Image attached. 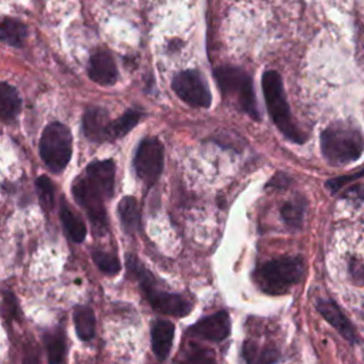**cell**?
Here are the masks:
<instances>
[{
  "label": "cell",
  "mask_w": 364,
  "mask_h": 364,
  "mask_svg": "<svg viewBox=\"0 0 364 364\" xmlns=\"http://www.w3.org/2000/svg\"><path fill=\"white\" fill-rule=\"evenodd\" d=\"M91 257L97 264V267L105 274H117L121 269L118 257L112 253H108L104 250H92Z\"/></svg>",
  "instance_id": "cell-23"
},
{
  "label": "cell",
  "mask_w": 364,
  "mask_h": 364,
  "mask_svg": "<svg viewBox=\"0 0 364 364\" xmlns=\"http://www.w3.org/2000/svg\"><path fill=\"white\" fill-rule=\"evenodd\" d=\"M127 267H128V272L132 273V276L139 283V287L144 291L145 299L148 300V303L155 311L165 316H173V317H183L191 311L192 304L182 294L158 289L155 283V277L151 274L149 270H146L141 264L138 257L128 255Z\"/></svg>",
  "instance_id": "cell-2"
},
{
  "label": "cell",
  "mask_w": 364,
  "mask_h": 364,
  "mask_svg": "<svg viewBox=\"0 0 364 364\" xmlns=\"http://www.w3.org/2000/svg\"><path fill=\"white\" fill-rule=\"evenodd\" d=\"M306 210V200L303 198H297L294 200L286 202L282 209V218L284 223L291 229H299L303 225V216Z\"/></svg>",
  "instance_id": "cell-22"
},
{
  "label": "cell",
  "mask_w": 364,
  "mask_h": 364,
  "mask_svg": "<svg viewBox=\"0 0 364 364\" xmlns=\"http://www.w3.org/2000/svg\"><path fill=\"white\" fill-rule=\"evenodd\" d=\"M175 326L169 320H156L151 328L152 351L158 360H165L171 351Z\"/></svg>",
  "instance_id": "cell-14"
},
{
  "label": "cell",
  "mask_w": 364,
  "mask_h": 364,
  "mask_svg": "<svg viewBox=\"0 0 364 364\" xmlns=\"http://www.w3.org/2000/svg\"><path fill=\"white\" fill-rule=\"evenodd\" d=\"M230 333V320L226 311H216L188 328V336L208 341H222Z\"/></svg>",
  "instance_id": "cell-10"
},
{
  "label": "cell",
  "mask_w": 364,
  "mask_h": 364,
  "mask_svg": "<svg viewBox=\"0 0 364 364\" xmlns=\"http://www.w3.org/2000/svg\"><path fill=\"white\" fill-rule=\"evenodd\" d=\"M303 276V259L299 256H283L266 262L256 270L259 287L272 296L284 294Z\"/></svg>",
  "instance_id": "cell-6"
},
{
  "label": "cell",
  "mask_w": 364,
  "mask_h": 364,
  "mask_svg": "<svg viewBox=\"0 0 364 364\" xmlns=\"http://www.w3.org/2000/svg\"><path fill=\"white\" fill-rule=\"evenodd\" d=\"M3 306L9 310V316L13 317L14 313H16V310H17V309H16L17 304H16V299H14V294H13V293H9V291L4 293V303H3Z\"/></svg>",
  "instance_id": "cell-27"
},
{
  "label": "cell",
  "mask_w": 364,
  "mask_h": 364,
  "mask_svg": "<svg viewBox=\"0 0 364 364\" xmlns=\"http://www.w3.org/2000/svg\"><path fill=\"white\" fill-rule=\"evenodd\" d=\"M172 90L186 104L199 108H208L212 97L209 88L196 70H185L178 73L172 80Z\"/></svg>",
  "instance_id": "cell-9"
},
{
  "label": "cell",
  "mask_w": 364,
  "mask_h": 364,
  "mask_svg": "<svg viewBox=\"0 0 364 364\" xmlns=\"http://www.w3.org/2000/svg\"><path fill=\"white\" fill-rule=\"evenodd\" d=\"M290 182H291V179H290V178H289L286 173H282V172H279V173H276V175L273 176V179L269 182V186L284 188V186H287Z\"/></svg>",
  "instance_id": "cell-26"
},
{
  "label": "cell",
  "mask_w": 364,
  "mask_h": 364,
  "mask_svg": "<svg viewBox=\"0 0 364 364\" xmlns=\"http://www.w3.org/2000/svg\"><path fill=\"white\" fill-rule=\"evenodd\" d=\"M118 215L122 229L127 233H135L141 226L138 202L134 196H125L118 203Z\"/></svg>",
  "instance_id": "cell-16"
},
{
  "label": "cell",
  "mask_w": 364,
  "mask_h": 364,
  "mask_svg": "<svg viewBox=\"0 0 364 364\" xmlns=\"http://www.w3.org/2000/svg\"><path fill=\"white\" fill-rule=\"evenodd\" d=\"M44 346L48 354L50 363H63L65 357V337L61 330L54 328L44 333Z\"/></svg>",
  "instance_id": "cell-20"
},
{
  "label": "cell",
  "mask_w": 364,
  "mask_h": 364,
  "mask_svg": "<svg viewBox=\"0 0 364 364\" xmlns=\"http://www.w3.org/2000/svg\"><path fill=\"white\" fill-rule=\"evenodd\" d=\"M134 168L146 185L156 182L164 168V146L156 138H145L139 142L134 156Z\"/></svg>",
  "instance_id": "cell-8"
},
{
  "label": "cell",
  "mask_w": 364,
  "mask_h": 364,
  "mask_svg": "<svg viewBox=\"0 0 364 364\" xmlns=\"http://www.w3.org/2000/svg\"><path fill=\"white\" fill-rule=\"evenodd\" d=\"M317 310L320 311V314L350 343H355L357 341V334L355 330L353 327V324L350 323V320L343 314V311L340 310V307L330 300H321L317 304Z\"/></svg>",
  "instance_id": "cell-13"
},
{
  "label": "cell",
  "mask_w": 364,
  "mask_h": 364,
  "mask_svg": "<svg viewBox=\"0 0 364 364\" xmlns=\"http://www.w3.org/2000/svg\"><path fill=\"white\" fill-rule=\"evenodd\" d=\"M74 326L82 341H90L95 333V316L91 307L77 306L74 310Z\"/></svg>",
  "instance_id": "cell-19"
},
{
  "label": "cell",
  "mask_w": 364,
  "mask_h": 364,
  "mask_svg": "<svg viewBox=\"0 0 364 364\" xmlns=\"http://www.w3.org/2000/svg\"><path fill=\"white\" fill-rule=\"evenodd\" d=\"M115 185V164L112 159L94 161L82 176L73 183V195L85 210L97 233H105L108 220L104 202L112 196Z\"/></svg>",
  "instance_id": "cell-1"
},
{
  "label": "cell",
  "mask_w": 364,
  "mask_h": 364,
  "mask_svg": "<svg viewBox=\"0 0 364 364\" xmlns=\"http://www.w3.org/2000/svg\"><path fill=\"white\" fill-rule=\"evenodd\" d=\"M38 198L41 202V206L46 210H51L55 203V193H54V185L47 176H38L36 181Z\"/></svg>",
  "instance_id": "cell-24"
},
{
  "label": "cell",
  "mask_w": 364,
  "mask_h": 364,
  "mask_svg": "<svg viewBox=\"0 0 364 364\" xmlns=\"http://www.w3.org/2000/svg\"><path fill=\"white\" fill-rule=\"evenodd\" d=\"M88 77L100 85H112L117 81V65L108 51L98 50L90 57Z\"/></svg>",
  "instance_id": "cell-12"
},
{
  "label": "cell",
  "mask_w": 364,
  "mask_h": 364,
  "mask_svg": "<svg viewBox=\"0 0 364 364\" xmlns=\"http://www.w3.org/2000/svg\"><path fill=\"white\" fill-rule=\"evenodd\" d=\"M73 154V136L61 122L47 125L40 138V156L51 172H61Z\"/></svg>",
  "instance_id": "cell-7"
},
{
  "label": "cell",
  "mask_w": 364,
  "mask_h": 364,
  "mask_svg": "<svg viewBox=\"0 0 364 364\" xmlns=\"http://www.w3.org/2000/svg\"><path fill=\"white\" fill-rule=\"evenodd\" d=\"M20 109L21 98L17 90L4 81H0V118L11 121L17 117Z\"/></svg>",
  "instance_id": "cell-15"
},
{
  "label": "cell",
  "mask_w": 364,
  "mask_h": 364,
  "mask_svg": "<svg viewBox=\"0 0 364 364\" xmlns=\"http://www.w3.org/2000/svg\"><path fill=\"white\" fill-rule=\"evenodd\" d=\"M60 219L67 235L73 242L80 243L85 239L87 228L84 222L71 210V208L67 205L64 199H61V205H60Z\"/></svg>",
  "instance_id": "cell-17"
},
{
  "label": "cell",
  "mask_w": 364,
  "mask_h": 364,
  "mask_svg": "<svg viewBox=\"0 0 364 364\" xmlns=\"http://www.w3.org/2000/svg\"><path fill=\"white\" fill-rule=\"evenodd\" d=\"M361 175H364V168L361 169V172H357L354 175H350V176H340V178H336V179H330L327 181V188H330L333 192H336L337 189H340L344 183H347L348 181H353V179H357L360 178Z\"/></svg>",
  "instance_id": "cell-25"
},
{
  "label": "cell",
  "mask_w": 364,
  "mask_h": 364,
  "mask_svg": "<svg viewBox=\"0 0 364 364\" xmlns=\"http://www.w3.org/2000/svg\"><path fill=\"white\" fill-rule=\"evenodd\" d=\"M346 196H348V198H354L355 200H358V199H364V186H363V185H357V186H354V188L348 189Z\"/></svg>",
  "instance_id": "cell-28"
},
{
  "label": "cell",
  "mask_w": 364,
  "mask_h": 364,
  "mask_svg": "<svg viewBox=\"0 0 364 364\" xmlns=\"http://www.w3.org/2000/svg\"><path fill=\"white\" fill-rule=\"evenodd\" d=\"M215 80L220 94L226 101L233 104L242 112L250 115L253 119H260L253 82L245 70L239 67L223 65L215 70Z\"/></svg>",
  "instance_id": "cell-4"
},
{
  "label": "cell",
  "mask_w": 364,
  "mask_h": 364,
  "mask_svg": "<svg viewBox=\"0 0 364 364\" xmlns=\"http://www.w3.org/2000/svg\"><path fill=\"white\" fill-rule=\"evenodd\" d=\"M321 154L331 165H344L358 159L364 139L358 128L348 124H333L321 132Z\"/></svg>",
  "instance_id": "cell-3"
},
{
  "label": "cell",
  "mask_w": 364,
  "mask_h": 364,
  "mask_svg": "<svg viewBox=\"0 0 364 364\" xmlns=\"http://www.w3.org/2000/svg\"><path fill=\"white\" fill-rule=\"evenodd\" d=\"M141 117H142V112L139 109L131 108V109H127L115 121H111V124H109V141L127 135L138 124Z\"/></svg>",
  "instance_id": "cell-21"
},
{
  "label": "cell",
  "mask_w": 364,
  "mask_h": 364,
  "mask_svg": "<svg viewBox=\"0 0 364 364\" xmlns=\"http://www.w3.org/2000/svg\"><path fill=\"white\" fill-rule=\"evenodd\" d=\"M262 90L266 101L267 111L276 124V127L280 129V132L290 141L301 144L306 141L304 134L299 129L296 122L291 118V112L284 95L283 81L277 71L269 70L264 71L262 77Z\"/></svg>",
  "instance_id": "cell-5"
},
{
  "label": "cell",
  "mask_w": 364,
  "mask_h": 364,
  "mask_svg": "<svg viewBox=\"0 0 364 364\" xmlns=\"http://www.w3.org/2000/svg\"><path fill=\"white\" fill-rule=\"evenodd\" d=\"M26 36L27 28L20 20L11 17H4L0 20V41L13 47H21Z\"/></svg>",
  "instance_id": "cell-18"
},
{
  "label": "cell",
  "mask_w": 364,
  "mask_h": 364,
  "mask_svg": "<svg viewBox=\"0 0 364 364\" xmlns=\"http://www.w3.org/2000/svg\"><path fill=\"white\" fill-rule=\"evenodd\" d=\"M109 124L108 112L101 107H90L82 115L84 135L92 142H104L109 139Z\"/></svg>",
  "instance_id": "cell-11"
}]
</instances>
